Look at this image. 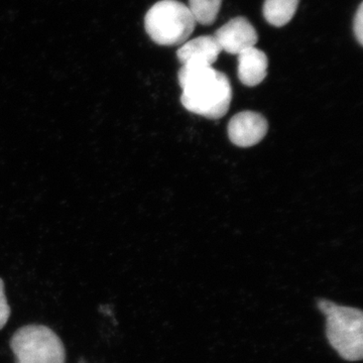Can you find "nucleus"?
<instances>
[{"label": "nucleus", "instance_id": "f8f14e48", "mask_svg": "<svg viewBox=\"0 0 363 363\" xmlns=\"http://www.w3.org/2000/svg\"><path fill=\"white\" fill-rule=\"evenodd\" d=\"M355 37L360 45H363V4H360L357 13H355L354 23H353Z\"/></svg>", "mask_w": 363, "mask_h": 363}, {"label": "nucleus", "instance_id": "7ed1b4c3", "mask_svg": "<svg viewBox=\"0 0 363 363\" xmlns=\"http://www.w3.org/2000/svg\"><path fill=\"white\" fill-rule=\"evenodd\" d=\"M196 25L190 9L178 0H162L147 11L145 30L161 45H183L194 32Z\"/></svg>", "mask_w": 363, "mask_h": 363}, {"label": "nucleus", "instance_id": "6e6552de", "mask_svg": "<svg viewBox=\"0 0 363 363\" xmlns=\"http://www.w3.org/2000/svg\"><path fill=\"white\" fill-rule=\"evenodd\" d=\"M238 78L243 85L255 87L266 79L269 60L262 50L252 47L238 55Z\"/></svg>", "mask_w": 363, "mask_h": 363}, {"label": "nucleus", "instance_id": "f03ea898", "mask_svg": "<svg viewBox=\"0 0 363 363\" xmlns=\"http://www.w3.org/2000/svg\"><path fill=\"white\" fill-rule=\"evenodd\" d=\"M320 311L326 317V336L332 347L347 362L363 357V313L358 308L346 307L320 298Z\"/></svg>", "mask_w": 363, "mask_h": 363}, {"label": "nucleus", "instance_id": "0eeeda50", "mask_svg": "<svg viewBox=\"0 0 363 363\" xmlns=\"http://www.w3.org/2000/svg\"><path fill=\"white\" fill-rule=\"evenodd\" d=\"M222 52L214 35H202L184 43L177 52L182 65L193 64L212 67Z\"/></svg>", "mask_w": 363, "mask_h": 363}, {"label": "nucleus", "instance_id": "9d476101", "mask_svg": "<svg viewBox=\"0 0 363 363\" xmlns=\"http://www.w3.org/2000/svg\"><path fill=\"white\" fill-rule=\"evenodd\" d=\"M222 0H189V9L196 23L213 25L220 11Z\"/></svg>", "mask_w": 363, "mask_h": 363}, {"label": "nucleus", "instance_id": "39448f33", "mask_svg": "<svg viewBox=\"0 0 363 363\" xmlns=\"http://www.w3.org/2000/svg\"><path fill=\"white\" fill-rule=\"evenodd\" d=\"M214 38L222 51L238 55L250 48L255 47L259 35L247 18L238 16L222 26L214 33Z\"/></svg>", "mask_w": 363, "mask_h": 363}, {"label": "nucleus", "instance_id": "423d86ee", "mask_svg": "<svg viewBox=\"0 0 363 363\" xmlns=\"http://www.w3.org/2000/svg\"><path fill=\"white\" fill-rule=\"evenodd\" d=\"M267 119L255 111H242L234 116L228 123L229 140L240 147H250L262 142L267 133Z\"/></svg>", "mask_w": 363, "mask_h": 363}, {"label": "nucleus", "instance_id": "1a4fd4ad", "mask_svg": "<svg viewBox=\"0 0 363 363\" xmlns=\"http://www.w3.org/2000/svg\"><path fill=\"white\" fill-rule=\"evenodd\" d=\"M298 2L300 0H266L262 7L264 18L277 28L286 26L295 16Z\"/></svg>", "mask_w": 363, "mask_h": 363}, {"label": "nucleus", "instance_id": "20e7f679", "mask_svg": "<svg viewBox=\"0 0 363 363\" xmlns=\"http://www.w3.org/2000/svg\"><path fill=\"white\" fill-rule=\"evenodd\" d=\"M16 363H65V346L59 336L44 325H26L11 339Z\"/></svg>", "mask_w": 363, "mask_h": 363}, {"label": "nucleus", "instance_id": "f257e3e1", "mask_svg": "<svg viewBox=\"0 0 363 363\" xmlns=\"http://www.w3.org/2000/svg\"><path fill=\"white\" fill-rule=\"evenodd\" d=\"M182 105L192 113L219 119L229 111L233 88L225 74L209 66L185 64L178 74Z\"/></svg>", "mask_w": 363, "mask_h": 363}, {"label": "nucleus", "instance_id": "9b49d317", "mask_svg": "<svg viewBox=\"0 0 363 363\" xmlns=\"http://www.w3.org/2000/svg\"><path fill=\"white\" fill-rule=\"evenodd\" d=\"M11 313V307L7 302L4 281V279H0V330H2L9 322Z\"/></svg>", "mask_w": 363, "mask_h": 363}]
</instances>
